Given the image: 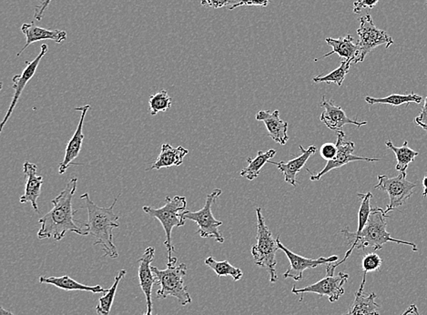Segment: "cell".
<instances>
[{
    "label": "cell",
    "instance_id": "obj_1",
    "mask_svg": "<svg viewBox=\"0 0 427 315\" xmlns=\"http://www.w3.org/2000/svg\"><path fill=\"white\" fill-rule=\"evenodd\" d=\"M78 185V179L73 178L67 184L65 189L51 200L53 208L46 215L40 219L38 224H40L38 237L42 239L52 238L55 241H62L67 232H74V234L88 236L86 229H82L79 221L74 219L75 213L72 207L73 197Z\"/></svg>",
    "mask_w": 427,
    "mask_h": 315
},
{
    "label": "cell",
    "instance_id": "obj_2",
    "mask_svg": "<svg viewBox=\"0 0 427 315\" xmlns=\"http://www.w3.org/2000/svg\"><path fill=\"white\" fill-rule=\"evenodd\" d=\"M387 217V214L382 208H372L368 224L358 236H353L348 229L341 231L343 236L348 241L350 249L347 251L343 259L340 262L326 264V275H334L337 267L346 262L355 249L365 250V248L370 247L375 251H379L384 247L385 244L394 243L408 245V246L412 247L414 251H419V248L414 243L392 238L391 234L387 231V219H385Z\"/></svg>",
    "mask_w": 427,
    "mask_h": 315
},
{
    "label": "cell",
    "instance_id": "obj_3",
    "mask_svg": "<svg viewBox=\"0 0 427 315\" xmlns=\"http://www.w3.org/2000/svg\"><path fill=\"white\" fill-rule=\"evenodd\" d=\"M120 194L114 199L113 205L108 208L98 206L92 202L89 194H82L81 200L85 205L79 209H87L88 222L84 224L86 231L89 235L96 239L94 245H101L105 257L117 259L119 257L117 247L113 243V230L119 228V216L115 214L114 207L119 200Z\"/></svg>",
    "mask_w": 427,
    "mask_h": 315
},
{
    "label": "cell",
    "instance_id": "obj_4",
    "mask_svg": "<svg viewBox=\"0 0 427 315\" xmlns=\"http://www.w3.org/2000/svg\"><path fill=\"white\" fill-rule=\"evenodd\" d=\"M187 200L183 196H175L174 198L166 197L165 205L161 208L154 209L152 207L144 206L143 212L157 219L164 229L166 241L164 243L168 251L167 265H174L177 263V258L172 254L175 253L173 245L171 244V232L175 227L185 225L184 212L186 211Z\"/></svg>",
    "mask_w": 427,
    "mask_h": 315
},
{
    "label": "cell",
    "instance_id": "obj_5",
    "mask_svg": "<svg viewBox=\"0 0 427 315\" xmlns=\"http://www.w3.org/2000/svg\"><path fill=\"white\" fill-rule=\"evenodd\" d=\"M257 215V244L251 248V256L256 265L267 270L271 282L278 281L276 273V253L279 250L272 231L267 227L261 209H256Z\"/></svg>",
    "mask_w": 427,
    "mask_h": 315
},
{
    "label": "cell",
    "instance_id": "obj_6",
    "mask_svg": "<svg viewBox=\"0 0 427 315\" xmlns=\"http://www.w3.org/2000/svg\"><path fill=\"white\" fill-rule=\"evenodd\" d=\"M156 282L159 289L157 291L158 299L167 297L176 298L183 307L191 304V297L184 285V277L186 276V264L181 263L178 265H167L165 270H159L157 267L152 266Z\"/></svg>",
    "mask_w": 427,
    "mask_h": 315
},
{
    "label": "cell",
    "instance_id": "obj_7",
    "mask_svg": "<svg viewBox=\"0 0 427 315\" xmlns=\"http://www.w3.org/2000/svg\"><path fill=\"white\" fill-rule=\"evenodd\" d=\"M359 21L360 26L357 30V34L359 36V40L357 42L358 52H357L355 62H353L355 64L363 62L365 57L376 47L385 45V49H388L394 44L393 38L389 36L385 30L375 26L371 15L366 14L360 18Z\"/></svg>",
    "mask_w": 427,
    "mask_h": 315
},
{
    "label": "cell",
    "instance_id": "obj_8",
    "mask_svg": "<svg viewBox=\"0 0 427 315\" xmlns=\"http://www.w3.org/2000/svg\"><path fill=\"white\" fill-rule=\"evenodd\" d=\"M222 193V190L216 189L207 195L205 205L202 210L198 212H184V219L195 222L199 227L197 234L200 237L215 239L217 243L220 244L224 243V237L219 231V227L222 225V222L215 218L212 212V206Z\"/></svg>",
    "mask_w": 427,
    "mask_h": 315
},
{
    "label": "cell",
    "instance_id": "obj_9",
    "mask_svg": "<svg viewBox=\"0 0 427 315\" xmlns=\"http://www.w3.org/2000/svg\"><path fill=\"white\" fill-rule=\"evenodd\" d=\"M378 183L375 189L387 192L389 196V203L385 209V214L404 205L408 199L414 194L416 184L406 180V175L400 173L397 177L389 178L387 175H379Z\"/></svg>",
    "mask_w": 427,
    "mask_h": 315
},
{
    "label": "cell",
    "instance_id": "obj_10",
    "mask_svg": "<svg viewBox=\"0 0 427 315\" xmlns=\"http://www.w3.org/2000/svg\"><path fill=\"white\" fill-rule=\"evenodd\" d=\"M348 273H339L337 275L325 277L321 281L314 283L304 288H296L293 286L292 290V294L301 295L300 302L302 301L304 294L307 292L317 294L321 297L326 296L330 302H336L344 294L343 285L348 281Z\"/></svg>",
    "mask_w": 427,
    "mask_h": 315
},
{
    "label": "cell",
    "instance_id": "obj_11",
    "mask_svg": "<svg viewBox=\"0 0 427 315\" xmlns=\"http://www.w3.org/2000/svg\"><path fill=\"white\" fill-rule=\"evenodd\" d=\"M337 134V154L334 160L328 161L325 167L317 175H312L310 180L312 181L321 180L324 175L330 173L334 168H339L344 165L350 164V162L357 161H366L369 162L380 161V159H370L366 157H358L353 155L355 151V143L353 142L346 141V133L343 130H338Z\"/></svg>",
    "mask_w": 427,
    "mask_h": 315
},
{
    "label": "cell",
    "instance_id": "obj_12",
    "mask_svg": "<svg viewBox=\"0 0 427 315\" xmlns=\"http://www.w3.org/2000/svg\"><path fill=\"white\" fill-rule=\"evenodd\" d=\"M276 241L279 250L285 253L290 262V268L283 273V278L285 279H292L295 282H298L302 279V273L305 270L317 268V267L323 265V264L336 263L339 260V257L337 256L327 258L320 257L318 259H308V258L298 256V254L290 251L288 248L280 243L279 236L277 237Z\"/></svg>",
    "mask_w": 427,
    "mask_h": 315
},
{
    "label": "cell",
    "instance_id": "obj_13",
    "mask_svg": "<svg viewBox=\"0 0 427 315\" xmlns=\"http://www.w3.org/2000/svg\"><path fill=\"white\" fill-rule=\"evenodd\" d=\"M47 52H49V47H47V44H43V45H41L40 53L38 54L36 58L32 60V62H28L27 60V62H25V68L24 69V71H22L21 74L16 75L14 77H13L12 88L13 90H14V95H13L11 107H9L8 113H6L4 119H3V122L1 124H0V132H2L3 129H4L5 124L8 122L9 119H11L13 110H14L15 107L17 106L22 92H23L25 86L28 84V82L34 77L35 73L37 72L38 67L40 65L41 59L46 55Z\"/></svg>",
    "mask_w": 427,
    "mask_h": 315
},
{
    "label": "cell",
    "instance_id": "obj_14",
    "mask_svg": "<svg viewBox=\"0 0 427 315\" xmlns=\"http://www.w3.org/2000/svg\"><path fill=\"white\" fill-rule=\"evenodd\" d=\"M155 248L148 247L139 260L138 276L140 289L146 297L147 315H152V288L156 278L152 272V263L154 259Z\"/></svg>",
    "mask_w": 427,
    "mask_h": 315
},
{
    "label": "cell",
    "instance_id": "obj_15",
    "mask_svg": "<svg viewBox=\"0 0 427 315\" xmlns=\"http://www.w3.org/2000/svg\"><path fill=\"white\" fill-rule=\"evenodd\" d=\"M321 108H324V111L321 114V122L327 127L328 129L338 132L342 130L344 125L347 124H353L356 127L368 125V122H358V120H351L347 117L346 111L340 106H336L334 101H326L325 97H323V101L321 103Z\"/></svg>",
    "mask_w": 427,
    "mask_h": 315
},
{
    "label": "cell",
    "instance_id": "obj_16",
    "mask_svg": "<svg viewBox=\"0 0 427 315\" xmlns=\"http://www.w3.org/2000/svg\"><path fill=\"white\" fill-rule=\"evenodd\" d=\"M89 107H91L89 105H85V106L76 108L75 109L76 111L81 113V116L74 134H73L68 145H67L64 160L59 164V174L62 175L66 173L70 165H72L73 161L78 158L79 152H81L83 139H84L83 124H84L85 117L87 115Z\"/></svg>",
    "mask_w": 427,
    "mask_h": 315
},
{
    "label": "cell",
    "instance_id": "obj_17",
    "mask_svg": "<svg viewBox=\"0 0 427 315\" xmlns=\"http://www.w3.org/2000/svg\"><path fill=\"white\" fill-rule=\"evenodd\" d=\"M38 167L35 164L25 161L23 166V173L27 176L25 193L19 199L21 203H31L32 208L36 212H40L38 205V199L40 196L41 186L44 183L42 176H38Z\"/></svg>",
    "mask_w": 427,
    "mask_h": 315
},
{
    "label": "cell",
    "instance_id": "obj_18",
    "mask_svg": "<svg viewBox=\"0 0 427 315\" xmlns=\"http://www.w3.org/2000/svg\"><path fill=\"white\" fill-rule=\"evenodd\" d=\"M256 120L266 124L268 133L274 142L285 145L289 141L288 123L280 118L279 110H261L256 114Z\"/></svg>",
    "mask_w": 427,
    "mask_h": 315
},
{
    "label": "cell",
    "instance_id": "obj_19",
    "mask_svg": "<svg viewBox=\"0 0 427 315\" xmlns=\"http://www.w3.org/2000/svg\"><path fill=\"white\" fill-rule=\"evenodd\" d=\"M299 149H301L302 154L291 161L287 162L268 161V164L275 165L280 173L285 175L286 183L291 184L293 187L296 186V175L305 166L306 162L311 156L317 154V151L315 146H310L308 149H304V146L300 145Z\"/></svg>",
    "mask_w": 427,
    "mask_h": 315
},
{
    "label": "cell",
    "instance_id": "obj_20",
    "mask_svg": "<svg viewBox=\"0 0 427 315\" xmlns=\"http://www.w3.org/2000/svg\"><path fill=\"white\" fill-rule=\"evenodd\" d=\"M21 31L25 35L27 41H25L23 49L18 53V57L21 56V53L32 43L38 42V41L50 40L54 42L62 44L67 40L65 30H47V28L36 26L33 22L22 25Z\"/></svg>",
    "mask_w": 427,
    "mask_h": 315
},
{
    "label": "cell",
    "instance_id": "obj_21",
    "mask_svg": "<svg viewBox=\"0 0 427 315\" xmlns=\"http://www.w3.org/2000/svg\"><path fill=\"white\" fill-rule=\"evenodd\" d=\"M365 282L366 275H363L361 285L355 294V301L351 305L347 313L343 315H380L378 311L380 305L375 302L376 294L375 292L370 294H365L363 292Z\"/></svg>",
    "mask_w": 427,
    "mask_h": 315
},
{
    "label": "cell",
    "instance_id": "obj_22",
    "mask_svg": "<svg viewBox=\"0 0 427 315\" xmlns=\"http://www.w3.org/2000/svg\"><path fill=\"white\" fill-rule=\"evenodd\" d=\"M188 154H189V151L181 146L173 148L169 143H164L161 145V154L153 162L149 170H161L162 168L181 166L183 164L185 156Z\"/></svg>",
    "mask_w": 427,
    "mask_h": 315
},
{
    "label": "cell",
    "instance_id": "obj_23",
    "mask_svg": "<svg viewBox=\"0 0 427 315\" xmlns=\"http://www.w3.org/2000/svg\"><path fill=\"white\" fill-rule=\"evenodd\" d=\"M325 41H326L328 45L331 47L333 50L329 53L325 54L321 58L315 59V62L327 58V57H330L333 54H337L341 58L344 59V60H350L352 63L355 62L357 52H358V46H357L355 38L351 36V35H347L346 37L338 38V39L327 38Z\"/></svg>",
    "mask_w": 427,
    "mask_h": 315
},
{
    "label": "cell",
    "instance_id": "obj_24",
    "mask_svg": "<svg viewBox=\"0 0 427 315\" xmlns=\"http://www.w3.org/2000/svg\"><path fill=\"white\" fill-rule=\"evenodd\" d=\"M38 282L47 283L55 286V287L64 290V291H85L91 292L92 294H106L108 290L101 287V285L89 286L75 281L68 275L62 277H40Z\"/></svg>",
    "mask_w": 427,
    "mask_h": 315
},
{
    "label": "cell",
    "instance_id": "obj_25",
    "mask_svg": "<svg viewBox=\"0 0 427 315\" xmlns=\"http://www.w3.org/2000/svg\"><path fill=\"white\" fill-rule=\"evenodd\" d=\"M276 154L275 149H269L266 152L258 151V154L255 158H248V166L244 168L241 171V176L246 178L249 181H254L259 176L261 170L263 168L264 165L267 164L271 159L273 158Z\"/></svg>",
    "mask_w": 427,
    "mask_h": 315
},
{
    "label": "cell",
    "instance_id": "obj_26",
    "mask_svg": "<svg viewBox=\"0 0 427 315\" xmlns=\"http://www.w3.org/2000/svg\"><path fill=\"white\" fill-rule=\"evenodd\" d=\"M385 146L394 152L397 161V166H395L397 171L406 176L408 166L419 155V152L414 151L412 149L408 147L407 142H404L402 147H395L391 141L385 142Z\"/></svg>",
    "mask_w": 427,
    "mask_h": 315
},
{
    "label": "cell",
    "instance_id": "obj_27",
    "mask_svg": "<svg viewBox=\"0 0 427 315\" xmlns=\"http://www.w3.org/2000/svg\"><path fill=\"white\" fill-rule=\"evenodd\" d=\"M422 97L416 93H410L407 95L393 94L390 96L376 98L372 97H365V101L370 105L374 104H387L392 106L398 107L401 105L406 104V106L410 103L420 104L422 103Z\"/></svg>",
    "mask_w": 427,
    "mask_h": 315
},
{
    "label": "cell",
    "instance_id": "obj_28",
    "mask_svg": "<svg viewBox=\"0 0 427 315\" xmlns=\"http://www.w3.org/2000/svg\"><path fill=\"white\" fill-rule=\"evenodd\" d=\"M126 270H120L116 277H115L113 286L108 290L106 294L98 300V304L96 307V311L100 315H110L111 307H113L115 296H116L118 286H119L121 280L125 277Z\"/></svg>",
    "mask_w": 427,
    "mask_h": 315
},
{
    "label": "cell",
    "instance_id": "obj_29",
    "mask_svg": "<svg viewBox=\"0 0 427 315\" xmlns=\"http://www.w3.org/2000/svg\"><path fill=\"white\" fill-rule=\"evenodd\" d=\"M205 264L219 277L232 276L235 282H238L240 281L242 276H244L242 270L237 268V267L232 265L227 260H222V262H218V260H216L215 258L208 257L205 260Z\"/></svg>",
    "mask_w": 427,
    "mask_h": 315
},
{
    "label": "cell",
    "instance_id": "obj_30",
    "mask_svg": "<svg viewBox=\"0 0 427 315\" xmlns=\"http://www.w3.org/2000/svg\"><path fill=\"white\" fill-rule=\"evenodd\" d=\"M351 64H352V62L343 59V62H341L339 68L334 69V71L330 72L329 74L317 76V77H314L312 81L317 82V84H320V82L330 84V82H333V84H336L338 87H341L344 79H346V75L349 73Z\"/></svg>",
    "mask_w": 427,
    "mask_h": 315
},
{
    "label": "cell",
    "instance_id": "obj_31",
    "mask_svg": "<svg viewBox=\"0 0 427 315\" xmlns=\"http://www.w3.org/2000/svg\"><path fill=\"white\" fill-rule=\"evenodd\" d=\"M358 197L361 199V205H360L358 212V228H357L355 232H352L353 236H358L361 234L363 228L368 224L369 216L371 214L372 209L371 207L372 194L371 193H358Z\"/></svg>",
    "mask_w": 427,
    "mask_h": 315
},
{
    "label": "cell",
    "instance_id": "obj_32",
    "mask_svg": "<svg viewBox=\"0 0 427 315\" xmlns=\"http://www.w3.org/2000/svg\"><path fill=\"white\" fill-rule=\"evenodd\" d=\"M171 98L165 90L157 92L149 98V111L152 116L157 115L159 113H166L171 109Z\"/></svg>",
    "mask_w": 427,
    "mask_h": 315
},
{
    "label": "cell",
    "instance_id": "obj_33",
    "mask_svg": "<svg viewBox=\"0 0 427 315\" xmlns=\"http://www.w3.org/2000/svg\"><path fill=\"white\" fill-rule=\"evenodd\" d=\"M382 260L377 253H371L365 254L362 260V268L363 275H368V273L375 272L381 268Z\"/></svg>",
    "mask_w": 427,
    "mask_h": 315
},
{
    "label": "cell",
    "instance_id": "obj_34",
    "mask_svg": "<svg viewBox=\"0 0 427 315\" xmlns=\"http://www.w3.org/2000/svg\"><path fill=\"white\" fill-rule=\"evenodd\" d=\"M241 0H202L200 4L203 7L220 8L223 7H232L237 3L240 2Z\"/></svg>",
    "mask_w": 427,
    "mask_h": 315
},
{
    "label": "cell",
    "instance_id": "obj_35",
    "mask_svg": "<svg viewBox=\"0 0 427 315\" xmlns=\"http://www.w3.org/2000/svg\"><path fill=\"white\" fill-rule=\"evenodd\" d=\"M320 154L324 160H326L327 161L334 160L337 154L336 144L325 143L320 149Z\"/></svg>",
    "mask_w": 427,
    "mask_h": 315
},
{
    "label": "cell",
    "instance_id": "obj_36",
    "mask_svg": "<svg viewBox=\"0 0 427 315\" xmlns=\"http://www.w3.org/2000/svg\"><path fill=\"white\" fill-rule=\"evenodd\" d=\"M379 0H356L353 3V13L359 14L361 13L363 9L365 8H374Z\"/></svg>",
    "mask_w": 427,
    "mask_h": 315
},
{
    "label": "cell",
    "instance_id": "obj_37",
    "mask_svg": "<svg viewBox=\"0 0 427 315\" xmlns=\"http://www.w3.org/2000/svg\"><path fill=\"white\" fill-rule=\"evenodd\" d=\"M270 0H241L240 2L237 3L232 7H229V11H234L236 8L244 7V6H259V7H267L269 4Z\"/></svg>",
    "mask_w": 427,
    "mask_h": 315
},
{
    "label": "cell",
    "instance_id": "obj_38",
    "mask_svg": "<svg viewBox=\"0 0 427 315\" xmlns=\"http://www.w3.org/2000/svg\"><path fill=\"white\" fill-rule=\"evenodd\" d=\"M414 122L427 132V97L426 98L425 103L423 105L419 115L416 118Z\"/></svg>",
    "mask_w": 427,
    "mask_h": 315
},
{
    "label": "cell",
    "instance_id": "obj_39",
    "mask_svg": "<svg viewBox=\"0 0 427 315\" xmlns=\"http://www.w3.org/2000/svg\"><path fill=\"white\" fill-rule=\"evenodd\" d=\"M51 1H52V0H43V1L41 2V4L35 8V20H37L38 21L42 20L44 12L46 11L47 8L49 7Z\"/></svg>",
    "mask_w": 427,
    "mask_h": 315
},
{
    "label": "cell",
    "instance_id": "obj_40",
    "mask_svg": "<svg viewBox=\"0 0 427 315\" xmlns=\"http://www.w3.org/2000/svg\"><path fill=\"white\" fill-rule=\"evenodd\" d=\"M423 198H426V197L427 196V175L425 178H423Z\"/></svg>",
    "mask_w": 427,
    "mask_h": 315
},
{
    "label": "cell",
    "instance_id": "obj_41",
    "mask_svg": "<svg viewBox=\"0 0 427 315\" xmlns=\"http://www.w3.org/2000/svg\"><path fill=\"white\" fill-rule=\"evenodd\" d=\"M410 307H411V309H412V314H411L420 315L419 309H417L416 305L411 304Z\"/></svg>",
    "mask_w": 427,
    "mask_h": 315
},
{
    "label": "cell",
    "instance_id": "obj_42",
    "mask_svg": "<svg viewBox=\"0 0 427 315\" xmlns=\"http://www.w3.org/2000/svg\"><path fill=\"white\" fill-rule=\"evenodd\" d=\"M0 315H14L11 311L6 310L5 308H0Z\"/></svg>",
    "mask_w": 427,
    "mask_h": 315
},
{
    "label": "cell",
    "instance_id": "obj_43",
    "mask_svg": "<svg viewBox=\"0 0 427 315\" xmlns=\"http://www.w3.org/2000/svg\"><path fill=\"white\" fill-rule=\"evenodd\" d=\"M412 314V309H411V307H408L407 310L406 311H404V313L402 315H408V314Z\"/></svg>",
    "mask_w": 427,
    "mask_h": 315
},
{
    "label": "cell",
    "instance_id": "obj_44",
    "mask_svg": "<svg viewBox=\"0 0 427 315\" xmlns=\"http://www.w3.org/2000/svg\"><path fill=\"white\" fill-rule=\"evenodd\" d=\"M143 315H147L146 314H143ZM154 315H158V314H154Z\"/></svg>",
    "mask_w": 427,
    "mask_h": 315
},
{
    "label": "cell",
    "instance_id": "obj_45",
    "mask_svg": "<svg viewBox=\"0 0 427 315\" xmlns=\"http://www.w3.org/2000/svg\"><path fill=\"white\" fill-rule=\"evenodd\" d=\"M426 5H427V1H426Z\"/></svg>",
    "mask_w": 427,
    "mask_h": 315
}]
</instances>
